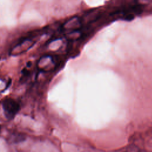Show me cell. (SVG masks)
I'll return each mask as SVG.
<instances>
[{"label":"cell","instance_id":"1","mask_svg":"<svg viewBox=\"0 0 152 152\" xmlns=\"http://www.w3.org/2000/svg\"><path fill=\"white\" fill-rule=\"evenodd\" d=\"M1 104L4 115L8 119H13L20 110L19 103L11 97L4 99L2 100Z\"/></svg>","mask_w":152,"mask_h":152}]
</instances>
